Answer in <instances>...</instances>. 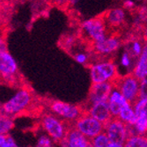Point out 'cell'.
<instances>
[{
	"instance_id": "obj_10",
	"label": "cell",
	"mask_w": 147,
	"mask_h": 147,
	"mask_svg": "<svg viewBox=\"0 0 147 147\" xmlns=\"http://www.w3.org/2000/svg\"><path fill=\"white\" fill-rule=\"evenodd\" d=\"M121 40L116 35H108L102 41L92 44V49L100 57H109L121 47Z\"/></svg>"
},
{
	"instance_id": "obj_9",
	"label": "cell",
	"mask_w": 147,
	"mask_h": 147,
	"mask_svg": "<svg viewBox=\"0 0 147 147\" xmlns=\"http://www.w3.org/2000/svg\"><path fill=\"white\" fill-rule=\"evenodd\" d=\"M49 108L52 113L65 122L74 123L84 112L79 106L63 102L61 100L52 101Z\"/></svg>"
},
{
	"instance_id": "obj_15",
	"label": "cell",
	"mask_w": 147,
	"mask_h": 147,
	"mask_svg": "<svg viewBox=\"0 0 147 147\" xmlns=\"http://www.w3.org/2000/svg\"><path fill=\"white\" fill-rule=\"evenodd\" d=\"M103 18L108 28H118L124 23L126 14L123 8H114L107 11Z\"/></svg>"
},
{
	"instance_id": "obj_13",
	"label": "cell",
	"mask_w": 147,
	"mask_h": 147,
	"mask_svg": "<svg viewBox=\"0 0 147 147\" xmlns=\"http://www.w3.org/2000/svg\"><path fill=\"white\" fill-rule=\"evenodd\" d=\"M86 112L104 124H106L113 117L109 109L108 100L89 105Z\"/></svg>"
},
{
	"instance_id": "obj_8",
	"label": "cell",
	"mask_w": 147,
	"mask_h": 147,
	"mask_svg": "<svg viewBox=\"0 0 147 147\" xmlns=\"http://www.w3.org/2000/svg\"><path fill=\"white\" fill-rule=\"evenodd\" d=\"M104 131L111 143L124 144L130 136V128L117 117H112L105 124Z\"/></svg>"
},
{
	"instance_id": "obj_28",
	"label": "cell",
	"mask_w": 147,
	"mask_h": 147,
	"mask_svg": "<svg viewBox=\"0 0 147 147\" xmlns=\"http://www.w3.org/2000/svg\"><path fill=\"white\" fill-rule=\"evenodd\" d=\"M9 146V136L0 135V147H8Z\"/></svg>"
},
{
	"instance_id": "obj_16",
	"label": "cell",
	"mask_w": 147,
	"mask_h": 147,
	"mask_svg": "<svg viewBox=\"0 0 147 147\" xmlns=\"http://www.w3.org/2000/svg\"><path fill=\"white\" fill-rule=\"evenodd\" d=\"M131 73L139 80H142L147 76V43L144 44L143 52L138 58Z\"/></svg>"
},
{
	"instance_id": "obj_31",
	"label": "cell",
	"mask_w": 147,
	"mask_h": 147,
	"mask_svg": "<svg viewBox=\"0 0 147 147\" xmlns=\"http://www.w3.org/2000/svg\"><path fill=\"white\" fill-rule=\"evenodd\" d=\"M8 147H18V145L16 144L14 140H13L12 138H11L10 136H9V146Z\"/></svg>"
},
{
	"instance_id": "obj_18",
	"label": "cell",
	"mask_w": 147,
	"mask_h": 147,
	"mask_svg": "<svg viewBox=\"0 0 147 147\" xmlns=\"http://www.w3.org/2000/svg\"><path fill=\"white\" fill-rule=\"evenodd\" d=\"M123 147H147V138L144 135L132 134L128 138Z\"/></svg>"
},
{
	"instance_id": "obj_24",
	"label": "cell",
	"mask_w": 147,
	"mask_h": 147,
	"mask_svg": "<svg viewBox=\"0 0 147 147\" xmlns=\"http://www.w3.org/2000/svg\"><path fill=\"white\" fill-rule=\"evenodd\" d=\"M53 141L54 140L49 136H42L37 142L36 147H55Z\"/></svg>"
},
{
	"instance_id": "obj_19",
	"label": "cell",
	"mask_w": 147,
	"mask_h": 147,
	"mask_svg": "<svg viewBox=\"0 0 147 147\" xmlns=\"http://www.w3.org/2000/svg\"><path fill=\"white\" fill-rule=\"evenodd\" d=\"M13 128V121L11 116L0 113V135H6Z\"/></svg>"
},
{
	"instance_id": "obj_3",
	"label": "cell",
	"mask_w": 147,
	"mask_h": 147,
	"mask_svg": "<svg viewBox=\"0 0 147 147\" xmlns=\"http://www.w3.org/2000/svg\"><path fill=\"white\" fill-rule=\"evenodd\" d=\"M82 36L92 44L102 41L108 36V26L103 16L86 20L80 25Z\"/></svg>"
},
{
	"instance_id": "obj_17",
	"label": "cell",
	"mask_w": 147,
	"mask_h": 147,
	"mask_svg": "<svg viewBox=\"0 0 147 147\" xmlns=\"http://www.w3.org/2000/svg\"><path fill=\"white\" fill-rule=\"evenodd\" d=\"M121 121H123L124 123H126L128 126L132 127L137 122V115L133 108V105L131 103H128L120 110L119 115L117 116Z\"/></svg>"
},
{
	"instance_id": "obj_2",
	"label": "cell",
	"mask_w": 147,
	"mask_h": 147,
	"mask_svg": "<svg viewBox=\"0 0 147 147\" xmlns=\"http://www.w3.org/2000/svg\"><path fill=\"white\" fill-rule=\"evenodd\" d=\"M89 70L92 83H114L118 78L116 64L111 60L98 61L91 64Z\"/></svg>"
},
{
	"instance_id": "obj_21",
	"label": "cell",
	"mask_w": 147,
	"mask_h": 147,
	"mask_svg": "<svg viewBox=\"0 0 147 147\" xmlns=\"http://www.w3.org/2000/svg\"><path fill=\"white\" fill-rule=\"evenodd\" d=\"M144 47V44H143V42L140 40L135 39L129 42V46L127 51L129 53L132 57L138 58L139 56L141 55V53L143 52Z\"/></svg>"
},
{
	"instance_id": "obj_32",
	"label": "cell",
	"mask_w": 147,
	"mask_h": 147,
	"mask_svg": "<svg viewBox=\"0 0 147 147\" xmlns=\"http://www.w3.org/2000/svg\"><path fill=\"white\" fill-rule=\"evenodd\" d=\"M143 38L144 40V42H147V24H146V26H144V28L143 30Z\"/></svg>"
},
{
	"instance_id": "obj_26",
	"label": "cell",
	"mask_w": 147,
	"mask_h": 147,
	"mask_svg": "<svg viewBox=\"0 0 147 147\" xmlns=\"http://www.w3.org/2000/svg\"><path fill=\"white\" fill-rule=\"evenodd\" d=\"M49 1L54 5L58 7H64L71 3V0H49Z\"/></svg>"
},
{
	"instance_id": "obj_27",
	"label": "cell",
	"mask_w": 147,
	"mask_h": 147,
	"mask_svg": "<svg viewBox=\"0 0 147 147\" xmlns=\"http://www.w3.org/2000/svg\"><path fill=\"white\" fill-rule=\"evenodd\" d=\"M75 42V39L72 37V36H68L66 37L64 42H63V47L66 48V49H71V46L74 44Z\"/></svg>"
},
{
	"instance_id": "obj_14",
	"label": "cell",
	"mask_w": 147,
	"mask_h": 147,
	"mask_svg": "<svg viewBox=\"0 0 147 147\" xmlns=\"http://www.w3.org/2000/svg\"><path fill=\"white\" fill-rule=\"evenodd\" d=\"M108 102L113 117H117L119 115L120 110H121L123 107L128 103H130L126 100V98L123 95V93L115 86H114L113 90L110 92Z\"/></svg>"
},
{
	"instance_id": "obj_12",
	"label": "cell",
	"mask_w": 147,
	"mask_h": 147,
	"mask_svg": "<svg viewBox=\"0 0 147 147\" xmlns=\"http://www.w3.org/2000/svg\"><path fill=\"white\" fill-rule=\"evenodd\" d=\"M63 147H89L90 139L79 132L73 125L68 128L66 136L61 141Z\"/></svg>"
},
{
	"instance_id": "obj_33",
	"label": "cell",
	"mask_w": 147,
	"mask_h": 147,
	"mask_svg": "<svg viewBox=\"0 0 147 147\" xmlns=\"http://www.w3.org/2000/svg\"><path fill=\"white\" fill-rule=\"evenodd\" d=\"M108 147H123V144H116V143H111L109 144Z\"/></svg>"
},
{
	"instance_id": "obj_22",
	"label": "cell",
	"mask_w": 147,
	"mask_h": 147,
	"mask_svg": "<svg viewBox=\"0 0 147 147\" xmlns=\"http://www.w3.org/2000/svg\"><path fill=\"white\" fill-rule=\"evenodd\" d=\"M90 143L92 147H108L110 144V140L105 131H103L100 134L92 138L90 140Z\"/></svg>"
},
{
	"instance_id": "obj_29",
	"label": "cell",
	"mask_w": 147,
	"mask_h": 147,
	"mask_svg": "<svg viewBox=\"0 0 147 147\" xmlns=\"http://www.w3.org/2000/svg\"><path fill=\"white\" fill-rule=\"evenodd\" d=\"M4 50H7V45L5 38L0 34V51H4Z\"/></svg>"
},
{
	"instance_id": "obj_20",
	"label": "cell",
	"mask_w": 147,
	"mask_h": 147,
	"mask_svg": "<svg viewBox=\"0 0 147 147\" xmlns=\"http://www.w3.org/2000/svg\"><path fill=\"white\" fill-rule=\"evenodd\" d=\"M137 122L132 126V129H134V134L144 135L147 132V115L137 116Z\"/></svg>"
},
{
	"instance_id": "obj_5",
	"label": "cell",
	"mask_w": 147,
	"mask_h": 147,
	"mask_svg": "<svg viewBox=\"0 0 147 147\" xmlns=\"http://www.w3.org/2000/svg\"><path fill=\"white\" fill-rule=\"evenodd\" d=\"M73 126L90 140L104 131L105 124L92 117L87 112L83 113L73 123Z\"/></svg>"
},
{
	"instance_id": "obj_6",
	"label": "cell",
	"mask_w": 147,
	"mask_h": 147,
	"mask_svg": "<svg viewBox=\"0 0 147 147\" xmlns=\"http://www.w3.org/2000/svg\"><path fill=\"white\" fill-rule=\"evenodd\" d=\"M114 85L131 104L139 98L140 80L132 73L125 75L122 78H118L114 82Z\"/></svg>"
},
{
	"instance_id": "obj_30",
	"label": "cell",
	"mask_w": 147,
	"mask_h": 147,
	"mask_svg": "<svg viewBox=\"0 0 147 147\" xmlns=\"http://www.w3.org/2000/svg\"><path fill=\"white\" fill-rule=\"evenodd\" d=\"M124 8L126 9H132L133 7L135 6V3L132 1V0H125L123 3Z\"/></svg>"
},
{
	"instance_id": "obj_11",
	"label": "cell",
	"mask_w": 147,
	"mask_h": 147,
	"mask_svg": "<svg viewBox=\"0 0 147 147\" xmlns=\"http://www.w3.org/2000/svg\"><path fill=\"white\" fill-rule=\"evenodd\" d=\"M114 86L115 85L113 82L92 83L88 94L89 105L100 101H107L109 100L110 92L113 90Z\"/></svg>"
},
{
	"instance_id": "obj_4",
	"label": "cell",
	"mask_w": 147,
	"mask_h": 147,
	"mask_svg": "<svg viewBox=\"0 0 147 147\" xmlns=\"http://www.w3.org/2000/svg\"><path fill=\"white\" fill-rule=\"evenodd\" d=\"M20 78L19 65L7 50L0 51V79L7 85H14Z\"/></svg>"
},
{
	"instance_id": "obj_1",
	"label": "cell",
	"mask_w": 147,
	"mask_h": 147,
	"mask_svg": "<svg viewBox=\"0 0 147 147\" xmlns=\"http://www.w3.org/2000/svg\"><path fill=\"white\" fill-rule=\"evenodd\" d=\"M33 100V96L30 91L26 88H20L12 94L8 100L0 106V113L8 116H13L22 113L28 109Z\"/></svg>"
},
{
	"instance_id": "obj_23",
	"label": "cell",
	"mask_w": 147,
	"mask_h": 147,
	"mask_svg": "<svg viewBox=\"0 0 147 147\" xmlns=\"http://www.w3.org/2000/svg\"><path fill=\"white\" fill-rule=\"evenodd\" d=\"M120 63L123 68L129 70L132 67V57L130 56L129 53L126 50L123 53V55L120 59Z\"/></svg>"
},
{
	"instance_id": "obj_7",
	"label": "cell",
	"mask_w": 147,
	"mask_h": 147,
	"mask_svg": "<svg viewBox=\"0 0 147 147\" xmlns=\"http://www.w3.org/2000/svg\"><path fill=\"white\" fill-rule=\"evenodd\" d=\"M42 123L49 137H50L55 142L63 141L69 128L63 119L59 118L56 115L50 114L43 116Z\"/></svg>"
},
{
	"instance_id": "obj_25",
	"label": "cell",
	"mask_w": 147,
	"mask_h": 147,
	"mask_svg": "<svg viewBox=\"0 0 147 147\" xmlns=\"http://www.w3.org/2000/svg\"><path fill=\"white\" fill-rule=\"evenodd\" d=\"M74 59L80 64H86L89 61V56L86 52H78L74 55Z\"/></svg>"
},
{
	"instance_id": "obj_34",
	"label": "cell",
	"mask_w": 147,
	"mask_h": 147,
	"mask_svg": "<svg viewBox=\"0 0 147 147\" xmlns=\"http://www.w3.org/2000/svg\"><path fill=\"white\" fill-rule=\"evenodd\" d=\"M89 147H92V145H91V144H90V146H89Z\"/></svg>"
}]
</instances>
